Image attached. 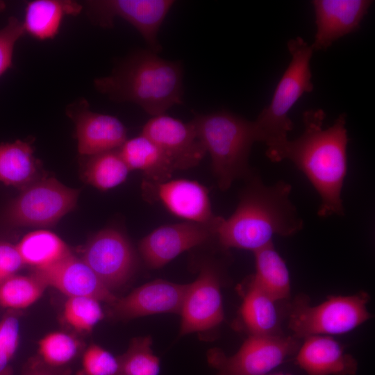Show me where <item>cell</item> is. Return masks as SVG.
Here are the masks:
<instances>
[{
    "label": "cell",
    "mask_w": 375,
    "mask_h": 375,
    "mask_svg": "<svg viewBox=\"0 0 375 375\" xmlns=\"http://www.w3.org/2000/svg\"><path fill=\"white\" fill-rule=\"evenodd\" d=\"M325 117L322 109L306 111L304 130L299 138L266 150L271 161L289 160L307 176L321 199L317 215L324 218L344 215L341 192L347 171L349 141L346 115L340 114L326 128Z\"/></svg>",
    "instance_id": "6da1fadb"
},
{
    "label": "cell",
    "mask_w": 375,
    "mask_h": 375,
    "mask_svg": "<svg viewBox=\"0 0 375 375\" xmlns=\"http://www.w3.org/2000/svg\"><path fill=\"white\" fill-rule=\"evenodd\" d=\"M246 180L235 210L228 218L222 217L217 228L223 248L254 252L272 243L274 235L289 237L303 229L289 183L279 181L267 185L253 172Z\"/></svg>",
    "instance_id": "7a4b0ae2"
},
{
    "label": "cell",
    "mask_w": 375,
    "mask_h": 375,
    "mask_svg": "<svg viewBox=\"0 0 375 375\" xmlns=\"http://www.w3.org/2000/svg\"><path fill=\"white\" fill-rule=\"evenodd\" d=\"M94 83L112 101L136 103L153 117L183 103L182 65L162 59L150 49L131 53L110 75Z\"/></svg>",
    "instance_id": "3957f363"
},
{
    "label": "cell",
    "mask_w": 375,
    "mask_h": 375,
    "mask_svg": "<svg viewBox=\"0 0 375 375\" xmlns=\"http://www.w3.org/2000/svg\"><path fill=\"white\" fill-rule=\"evenodd\" d=\"M207 153L217 185L227 190L239 178L253 172L249 165L251 147L256 142L253 121L226 111L197 115L192 120Z\"/></svg>",
    "instance_id": "277c9868"
},
{
    "label": "cell",
    "mask_w": 375,
    "mask_h": 375,
    "mask_svg": "<svg viewBox=\"0 0 375 375\" xmlns=\"http://www.w3.org/2000/svg\"><path fill=\"white\" fill-rule=\"evenodd\" d=\"M291 60L280 78L271 102L253 121L256 142H264L267 149L288 140L293 124L289 112L300 97L313 90L310 62L313 49L300 37L288 42Z\"/></svg>",
    "instance_id": "5b68a950"
},
{
    "label": "cell",
    "mask_w": 375,
    "mask_h": 375,
    "mask_svg": "<svg viewBox=\"0 0 375 375\" xmlns=\"http://www.w3.org/2000/svg\"><path fill=\"white\" fill-rule=\"evenodd\" d=\"M370 299L366 292L347 296H328L324 302L310 306L308 299L299 297L289 315L288 327L294 338L340 335L350 332L369 320Z\"/></svg>",
    "instance_id": "8992f818"
},
{
    "label": "cell",
    "mask_w": 375,
    "mask_h": 375,
    "mask_svg": "<svg viewBox=\"0 0 375 375\" xmlns=\"http://www.w3.org/2000/svg\"><path fill=\"white\" fill-rule=\"evenodd\" d=\"M299 346L293 336L249 335L235 354L212 349L208 360L217 375H266L296 354Z\"/></svg>",
    "instance_id": "52a82bcc"
},
{
    "label": "cell",
    "mask_w": 375,
    "mask_h": 375,
    "mask_svg": "<svg viewBox=\"0 0 375 375\" xmlns=\"http://www.w3.org/2000/svg\"><path fill=\"white\" fill-rule=\"evenodd\" d=\"M79 190L53 177L38 179L23 189L8 210L10 222L20 226H49L73 210Z\"/></svg>",
    "instance_id": "ba28073f"
},
{
    "label": "cell",
    "mask_w": 375,
    "mask_h": 375,
    "mask_svg": "<svg viewBox=\"0 0 375 375\" xmlns=\"http://www.w3.org/2000/svg\"><path fill=\"white\" fill-rule=\"evenodd\" d=\"M174 3L173 0H95L84 5L93 24L110 28L114 19L120 17L135 27L149 49L158 53L162 49L158 40L160 28Z\"/></svg>",
    "instance_id": "9c48e42d"
},
{
    "label": "cell",
    "mask_w": 375,
    "mask_h": 375,
    "mask_svg": "<svg viewBox=\"0 0 375 375\" xmlns=\"http://www.w3.org/2000/svg\"><path fill=\"white\" fill-rule=\"evenodd\" d=\"M81 259L110 291L124 284L135 266L134 251L129 242L113 228L95 234L86 244Z\"/></svg>",
    "instance_id": "30bf717a"
},
{
    "label": "cell",
    "mask_w": 375,
    "mask_h": 375,
    "mask_svg": "<svg viewBox=\"0 0 375 375\" xmlns=\"http://www.w3.org/2000/svg\"><path fill=\"white\" fill-rule=\"evenodd\" d=\"M222 217L210 224L185 221L156 228L139 244L144 262L152 269L162 267L183 252L216 237Z\"/></svg>",
    "instance_id": "8fae6325"
},
{
    "label": "cell",
    "mask_w": 375,
    "mask_h": 375,
    "mask_svg": "<svg viewBox=\"0 0 375 375\" xmlns=\"http://www.w3.org/2000/svg\"><path fill=\"white\" fill-rule=\"evenodd\" d=\"M141 134L161 149L174 171L198 165L207 153L192 121L185 123L165 114L153 116Z\"/></svg>",
    "instance_id": "7c38bea8"
},
{
    "label": "cell",
    "mask_w": 375,
    "mask_h": 375,
    "mask_svg": "<svg viewBox=\"0 0 375 375\" xmlns=\"http://www.w3.org/2000/svg\"><path fill=\"white\" fill-rule=\"evenodd\" d=\"M67 115L74 122L78 153L90 156L118 149L127 140V131L117 117L92 111L80 98L67 105Z\"/></svg>",
    "instance_id": "4fadbf2b"
},
{
    "label": "cell",
    "mask_w": 375,
    "mask_h": 375,
    "mask_svg": "<svg viewBox=\"0 0 375 375\" xmlns=\"http://www.w3.org/2000/svg\"><path fill=\"white\" fill-rule=\"evenodd\" d=\"M181 335L218 326L224 319L219 276L212 267L203 266L189 284L181 311Z\"/></svg>",
    "instance_id": "5bb4252c"
},
{
    "label": "cell",
    "mask_w": 375,
    "mask_h": 375,
    "mask_svg": "<svg viewBox=\"0 0 375 375\" xmlns=\"http://www.w3.org/2000/svg\"><path fill=\"white\" fill-rule=\"evenodd\" d=\"M142 188L147 198L160 201L171 213L185 221L210 224L220 217L212 211L206 188L195 181H147Z\"/></svg>",
    "instance_id": "9a60e30c"
},
{
    "label": "cell",
    "mask_w": 375,
    "mask_h": 375,
    "mask_svg": "<svg viewBox=\"0 0 375 375\" xmlns=\"http://www.w3.org/2000/svg\"><path fill=\"white\" fill-rule=\"evenodd\" d=\"M34 273L48 287L57 289L68 297H87L111 304L117 299L91 268L72 253L49 267L34 269Z\"/></svg>",
    "instance_id": "2e32d148"
},
{
    "label": "cell",
    "mask_w": 375,
    "mask_h": 375,
    "mask_svg": "<svg viewBox=\"0 0 375 375\" xmlns=\"http://www.w3.org/2000/svg\"><path fill=\"white\" fill-rule=\"evenodd\" d=\"M372 3L369 0L312 1L316 24L312 49H326L335 40L356 31Z\"/></svg>",
    "instance_id": "e0dca14e"
},
{
    "label": "cell",
    "mask_w": 375,
    "mask_h": 375,
    "mask_svg": "<svg viewBox=\"0 0 375 375\" xmlns=\"http://www.w3.org/2000/svg\"><path fill=\"white\" fill-rule=\"evenodd\" d=\"M189 284H176L156 280L134 290L127 296L117 299L113 315L131 319L163 312H180Z\"/></svg>",
    "instance_id": "ac0fdd59"
},
{
    "label": "cell",
    "mask_w": 375,
    "mask_h": 375,
    "mask_svg": "<svg viewBox=\"0 0 375 375\" xmlns=\"http://www.w3.org/2000/svg\"><path fill=\"white\" fill-rule=\"evenodd\" d=\"M303 340L295 354V362L307 375L356 374V360L331 336L312 335Z\"/></svg>",
    "instance_id": "d6986e66"
},
{
    "label": "cell",
    "mask_w": 375,
    "mask_h": 375,
    "mask_svg": "<svg viewBox=\"0 0 375 375\" xmlns=\"http://www.w3.org/2000/svg\"><path fill=\"white\" fill-rule=\"evenodd\" d=\"M83 6L73 1L35 0L27 3L22 22L25 33L40 40L53 39L65 15H76Z\"/></svg>",
    "instance_id": "ffe728a7"
},
{
    "label": "cell",
    "mask_w": 375,
    "mask_h": 375,
    "mask_svg": "<svg viewBox=\"0 0 375 375\" xmlns=\"http://www.w3.org/2000/svg\"><path fill=\"white\" fill-rule=\"evenodd\" d=\"M119 151L129 169L142 172L147 181H168L174 172L161 149L142 134L126 140Z\"/></svg>",
    "instance_id": "44dd1931"
},
{
    "label": "cell",
    "mask_w": 375,
    "mask_h": 375,
    "mask_svg": "<svg viewBox=\"0 0 375 375\" xmlns=\"http://www.w3.org/2000/svg\"><path fill=\"white\" fill-rule=\"evenodd\" d=\"M253 254L256 272L251 280L276 301L288 299L291 290L290 272L273 242Z\"/></svg>",
    "instance_id": "7402d4cb"
},
{
    "label": "cell",
    "mask_w": 375,
    "mask_h": 375,
    "mask_svg": "<svg viewBox=\"0 0 375 375\" xmlns=\"http://www.w3.org/2000/svg\"><path fill=\"white\" fill-rule=\"evenodd\" d=\"M39 165L29 142L0 143V182L24 189L38 180Z\"/></svg>",
    "instance_id": "603a6c76"
},
{
    "label": "cell",
    "mask_w": 375,
    "mask_h": 375,
    "mask_svg": "<svg viewBox=\"0 0 375 375\" xmlns=\"http://www.w3.org/2000/svg\"><path fill=\"white\" fill-rule=\"evenodd\" d=\"M276 302L250 278L240 309L243 324L250 335L281 334Z\"/></svg>",
    "instance_id": "cb8c5ba5"
},
{
    "label": "cell",
    "mask_w": 375,
    "mask_h": 375,
    "mask_svg": "<svg viewBox=\"0 0 375 375\" xmlns=\"http://www.w3.org/2000/svg\"><path fill=\"white\" fill-rule=\"evenodd\" d=\"M16 247L24 265L31 266L34 269L49 267L71 253L60 237L45 230L26 234Z\"/></svg>",
    "instance_id": "d4e9b609"
},
{
    "label": "cell",
    "mask_w": 375,
    "mask_h": 375,
    "mask_svg": "<svg viewBox=\"0 0 375 375\" xmlns=\"http://www.w3.org/2000/svg\"><path fill=\"white\" fill-rule=\"evenodd\" d=\"M88 157L83 166V178L88 183L101 190L122 184L131 171L119 149Z\"/></svg>",
    "instance_id": "484cf974"
},
{
    "label": "cell",
    "mask_w": 375,
    "mask_h": 375,
    "mask_svg": "<svg viewBox=\"0 0 375 375\" xmlns=\"http://www.w3.org/2000/svg\"><path fill=\"white\" fill-rule=\"evenodd\" d=\"M47 287L34 272L29 276L14 275L0 283V306L12 309L27 308L42 297Z\"/></svg>",
    "instance_id": "4316f807"
},
{
    "label": "cell",
    "mask_w": 375,
    "mask_h": 375,
    "mask_svg": "<svg viewBox=\"0 0 375 375\" xmlns=\"http://www.w3.org/2000/svg\"><path fill=\"white\" fill-rule=\"evenodd\" d=\"M79 344L72 335L63 332H51L38 343L41 363L50 369H58L70 363L76 356Z\"/></svg>",
    "instance_id": "83f0119b"
},
{
    "label": "cell",
    "mask_w": 375,
    "mask_h": 375,
    "mask_svg": "<svg viewBox=\"0 0 375 375\" xmlns=\"http://www.w3.org/2000/svg\"><path fill=\"white\" fill-rule=\"evenodd\" d=\"M150 337L133 340L128 350L119 356L121 375H159L160 360L151 350Z\"/></svg>",
    "instance_id": "f1b7e54d"
},
{
    "label": "cell",
    "mask_w": 375,
    "mask_h": 375,
    "mask_svg": "<svg viewBox=\"0 0 375 375\" xmlns=\"http://www.w3.org/2000/svg\"><path fill=\"white\" fill-rule=\"evenodd\" d=\"M103 316L100 301L90 297H68L63 308L65 322L79 332H90Z\"/></svg>",
    "instance_id": "f546056e"
},
{
    "label": "cell",
    "mask_w": 375,
    "mask_h": 375,
    "mask_svg": "<svg viewBox=\"0 0 375 375\" xmlns=\"http://www.w3.org/2000/svg\"><path fill=\"white\" fill-rule=\"evenodd\" d=\"M76 375H121L119 356L92 344L84 351L81 369Z\"/></svg>",
    "instance_id": "4dcf8cb0"
},
{
    "label": "cell",
    "mask_w": 375,
    "mask_h": 375,
    "mask_svg": "<svg viewBox=\"0 0 375 375\" xmlns=\"http://www.w3.org/2000/svg\"><path fill=\"white\" fill-rule=\"evenodd\" d=\"M19 342V322L15 316L0 322V375H10V363Z\"/></svg>",
    "instance_id": "1f68e13d"
},
{
    "label": "cell",
    "mask_w": 375,
    "mask_h": 375,
    "mask_svg": "<svg viewBox=\"0 0 375 375\" xmlns=\"http://www.w3.org/2000/svg\"><path fill=\"white\" fill-rule=\"evenodd\" d=\"M24 33L22 22L15 17H10L0 29V76L12 67L15 44Z\"/></svg>",
    "instance_id": "d6a6232c"
},
{
    "label": "cell",
    "mask_w": 375,
    "mask_h": 375,
    "mask_svg": "<svg viewBox=\"0 0 375 375\" xmlns=\"http://www.w3.org/2000/svg\"><path fill=\"white\" fill-rule=\"evenodd\" d=\"M23 265L16 245L0 242V283L15 275Z\"/></svg>",
    "instance_id": "836d02e7"
},
{
    "label": "cell",
    "mask_w": 375,
    "mask_h": 375,
    "mask_svg": "<svg viewBox=\"0 0 375 375\" xmlns=\"http://www.w3.org/2000/svg\"><path fill=\"white\" fill-rule=\"evenodd\" d=\"M26 375H56L53 372L52 369H50L42 363L34 364Z\"/></svg>",
    "instance_id": "e575fe53"
},
{
    "label": "cell",
    "mask_w": 375,
    "mask_h": 375,
    "mask_svg": "<svg viewBox=\"0 0 375 375\" xmlns=\"http://www.w3.org/2000/svg\"><path fill=\"white\" fill-rule=\"evenodd\" d=\"M270 375H290V374H285L279 373V374H270Z\"/></svg>",
    "instance_id": "d590c367"
}]
</instances>
